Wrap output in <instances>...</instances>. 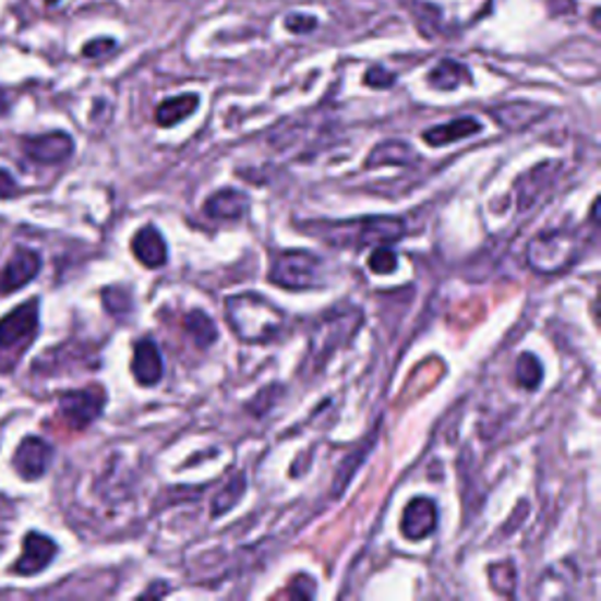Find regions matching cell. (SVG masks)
Returning <instances> with one entry per match:
<instances>
[{
  "instance_id": "cell-15",
  "label": "cell",
  "mask_w": 601,
  "mask_h": 601,
  "mask_svg": "<svg viewBox=\"0 0 601 601\" xmlns=\"http://www.w3.org/2000/svg\"><path fill=\"white\" fill-rule=\"evenodd\" d=\"M247 205H250V197H247L242 191L224 189L207 197L205 214L214 221H236L247 212Z\"/></svg>"
},
{
  "instance_id": "cell-26",
  "label": "cell",
  "mask_w": 601,
  "mask_h": 601,
  "mask_svg": "<svg viewBox=\"0 0 601 601\" xmlns=\"http://www.w3.org/2000/svg\"><path fill=\"white\" fill-rule=\"evenodd\" d=\"M104 305H106V311H109V313L122 315V313L130 311V297L122 289L111 287V289L104 291Z\"/></svg>"
},
{
  "instance_id": "cell-33",
  "label": "cell",
  "mask_w": 601,
  "mask_h": 601,
  "mask_svg": "<svg viewBox=\"0 0 601 601\" xmlns=\"http://www.w3.org/2000/svg\"><path fill=\"white\" fill-rule=\"evenodd\" d=\"M167 592V585L160 582V588H148L146 592H142V597H163Z\"/></svg>"
},
{
  "instance_id": "cell-11",
  "label": "cell",
  "mask_w": 601,
  "mask_h": 601,
  "mask_svg": "<svg viewBox=\"0 0 601 601\" xmlns=\"http://www.w3.org/2000/svg\"><path fill=\"white\" fill-rule=\"evenodd\" d=\"M24 153L40 165H57L71 158L73 139L64 132H50L40 136L24 139Z\"/></svg>"
},
{
  "instance_id": "cell-21",
  "label": "cell",
  "mask_w": 601,
  "mask_h": 601,
  "mask_svg": "<svg viewBox=\"0 0 601 601\" xmlns=\"http://www.w3.org/2000/svg\"><path fill=\"white\" fill-rule=\"evenodd\" d=\"M187 332L191 334L193 344L197 348H209L217 344V338H219L217 325H214V320L203 311H191L187 315Z\"/></svg>"
},
{
  "instance_id": "cell-16",
  "label": "cell",
  "mask_w": 601,
  "mask_h": 601,
  "mask_svg": "<svg viewBox=\"0 0 601 601\" xmlns=\"http://www.w3.org/2000/svg\"><path fill=\"white\" fill-rule=\"evenodd\" d=\"M482 132V122L477 118H456L452 122H444V125H437V128H430L423 132V139L425 144L430 146H446L452 142H460V139H466L470 134H477Z\"/></svg>"
},
{
  "instance_id": "cell-6",
  "label": "cell",
  "mask_w": 601,
  "mask_h": 601,
  "mask_svg": "<svg viewBox=\"0 0 601 601\" xmlns=\"http://www.w3.org/2000/svg\"><path fill=\"white\" fill-rule=\"evenodd\" d=\"M268 277L283 289H313L322 285V261L311 252L289 250L275 259Z\"/></svg>"
},
{
  "instance_id": "cell-7",
  "label": "cell",
  "mask_w": 601,
  "mask_h": 601,
  "mask_svg": "<svg viewBox=\"0 0 601 601\" xmlns=\"http://www.w3.org/2000/svg\"><path fill=\"white\" fill-rule=\"evenodd\" d=\"M106 407V393L99 385H89L83 390H71L61 395L59 413L73 430H85L95 423Z\"/></svg>"
},
{
  "instance_id": "cell-32",
  "label": "cell",
  "mask_w": 601,
  "mask_h": 601,
  "mask_svg": "<svg viewBox=\"0 0 601 601\" xmlns=\"http://www.w3.org/2000/svg\"><path fill=\"white\" fill-rule=\"evenodd\" d=\"M10 109V99H8V92L0 87V116H5Z\"/></svg>"
},
{
  "instance_id": "cell-30",
  "label": "cell",
  "mask_w": 601,
  "mask_h": 601,
  "mask_svg": "<svg viewBox=\"0 0 601 601\" xmlns=\"http://www.w3.org/2000/svg\"><path fill=\"white\" fill-rule=\"evenodd\" d=\"M289 594L291 597H301V599H311L315 597V582L313 578H308V576H297L295 580L289 582Z\"/></svg>"
},
{
  "instance_id": "cell-23",
  "label": "cell",
  "mask_w": 601,
  "mask_h": 601,
  "mask_svg": "<svg viewBox=\"0 0 601 601\" xmlns=\"http://www.w3.org/2000/svg\"><path fill=\"white\" fill-rule=\"evenodd\" d=\"M515 374H517V383L521 385V388L536 390L543 381V366H541V362H538L536 356H531V352H521L517 360V366H515Z\"/></svg>"
},
{
  "instance_id": "cell-22",
  "label": "cell",
  "mask_w": 601,
  "mask_h": 601,
  "mask_svg": "<svg viewBox=\"0 0 601 601\" xmlns=\"http://www.w3.org/2000/svg\"><path fill=\"white\" fill-rule=\"evenodd\" d=\"M244 486H247V480L242 472H236L233 477H230L228 484L212 501V515L219 517L228 510H233V507L240 503V498L244 496Z\"/></svg>"
},
{
  "instance_id": "cell-19",
  "label": "cell",
  "mask_w": 601,
  "mask_h": 601,
  "mask_svg": "<svg viewBox=\"0 0 601 601\" xmlns=\"http://www.w3.org/2000/svg\"><path fill=\"white\" fill-rule=\"evenodd\" d=\"M543 109L533 104H505L501 109H493L491 116L498 120V125L505 130H521L531 125L536 118H541Z\"/></svg>"
},
{
  "instance_id": "cell-4",
  "label": "cell",
  "mask_w": 601,
  "mask_h": 601,
  "mask_svg": "<svg viewBox=\"0 0 601 601\" xmlns=\"http://www.w3.org/2000/svg\"><path fill=\"white\" fill-rule=\"evenodd\" d=\"M40 329V303L28 299L0 320V374L17 369Z\"/></svg>"
},
{
  "instance_id": "cell-31",
  "label": "cell",
  "mask_w": 601,
  "mask_h": 601,
  "mask_svg": "<svg viewBox=\"0 0 601 601\" xmlns=\"http://www.w3.org/2000/svg\"><path fill=\"white\" fill-rule=\"evenodd\" d=\"M17 193H20L17 181H14L8 172H3V169H0V200H3V197H14Z\"/></svg>"
},
{
  "instance_id": "cell-29",
  "label": "cell",
  "mask_w": 601,
  "mask_h": 601,
  "mask_svg": "<svg viewBox=\"0 0 601 601\" xmlns=\"http://www.w3.org/2000/svg\"><path fill=\"white\" fill-rule=\"evenodd\" d=\"M116 50V40L111 38H97V40H89L85 48H83V55L89 57V59H99L104 55H111Z\"/></svg>"
},
{
  "instance_id": "cell-27",
  "label": "cell",
  "mask_w": 601,
  "mask_h": 601,
  "mask_svg": "<svg viewBox=\"0 0 601 601\" xmlns=\"http://www.w3.org/2000/svg\"><path fill=\"white\" fill-rule=\"evenodd\" d=\"M395 81H397V75L383 67H372L364 73V83L369 87H376V89H388L395 85Z\"/></svg>"
},
{
  "instance_id": "cell-1",
  "label": "cell",
  "mask_w": 601,
  "mask_h": 601,
  "mask_svg": "<svg viewBox=\"0 0 601 601\" xmlns=\"http://www.w3.org/2000/svg\"><path fill=\"white\" fill-rule=\"evenodd\" d=\"M303 233L313 236L332 247H350V250H364L372 244H395L402 240L407 228L402 219L395 217H364L352 221H320L305 224Z\"/></svg>"
},
{
  "instance_id": "cell-12",
  "label": "cell",
  "mask_w": 601,
  "mask_h": 601,
  "mask_svg": "<svg viewBox=\"0 0 601 601\" xmlns=\"http://www.w3.org/2000/svg\"><path fill=\"white\" fill-rule=\"evenodd\" d=\"M437 505L425 496L413 498L402 515V533L409 541H423L437 529Z\"/></svg>"
},
{
  "instance_id": "cell-2",
  "label": "cell",
  "mask_w": 601,
  "mask_h": 601,
  "mask_svg": "<svg viewBox=\"0 0 601 601\" xmlns=\"http://www.w3.org/2000/svg\"><path fill=\"white\" fill-rule=\"evenodd\" d=\"M224 311L230 329L247 344H264L280 336L287 320L280 308L259 295L230 297L226 299Z\"/></svg>"
},
{
  "instance_id": "cell-18",
  "label": "cell",
  "mask_w": 601,
  "mask_h": 601,
  "mask_svg": "<svg viewBox=\"0 0 601 601\" xmlns=\"http://www.w3.org/2000/svg\"><path fill=\"white\" fill-rule=\"evenodd\" d=\"M200 106V97L197 95H179L172 99H165L158 109H156V122L160 128H175L179 125L181 120H187L189 116H193Z\"/></svg>"
},
{
  "instance_id": "cell-28",
  "label": "cell",
  "mask_w": 601,
  "mask_h": 601,
  "mask_svg": "<svg viewBox=\"0 0 601 601\" xmlns=\"http://www.w3.org/2000/svg\"><path fill=\"white\" fill-rule=\"evenodd\" d=\"M285 24L291 34H311V31L317 28V20L311 17V14H289Z\"/></svg>"
},
{
  "instance_id": "cell-34",
  "label": "cell",
  "mask_w": 601,
  "mask_h": 601,
  "mask_svg": "<svg viewBox=\"0 0 601 601\" xmlns=\"http://www.w3.org/2000/svg\"><path fill=\"white\" fill-rule=\"evenodd\" d=\"M45 3H48V5H55V3H59V0H45Z\"/></svg>"
},
{
  "instance_id": "cell-20",
  "label": "cell",
  "mask_w": 601,
  "mask_h": 601,
  "mask_svg": "<svg viewBox=\"0 0 601 601\" xmlns=\"http://www.w3.org/2000/svg\"><path fill=\"white\" fill-rule=\"evenodd\" d=\"M416 160L413 151L405 142H383L378 144L366 158V167H383V165H399L407 167Z\"/></svg>"
},
{
  "instance_id": "cell-13",
  "label": "cell",
  "mask_w": 601,
  "mask_h": 601,
  "mask_svg": "<svg viewBox=\"0 0 601 601\" xmlns=\"http://www.w3.org/2000/svg\"><path fill=\"white\" fill-rule=\"evenodd\" d=\"M163 356L158 344L151 336L139 338L134 344V358H132V374L136 383L142 385H156L163 378Z\"/></svg>"
},
{
  "instance_id": "cell-17",
  "label": "cell",
  "mask_w": 601,
  "mask_h": 601,
  "mask_svg": "<svg viewBox=\"0 0 601 601\" xmlns=\"http://www.w3.org/2000/svg\"><path fill=\"white\" fill-rule=\"evenodd\" d=\"M428 83L440 92H452L460 85L472 83V73L466 64H460L456 59H442L440 64L428 73Z\"/></svg>"
},
{
  "instance_id": "cell-25",
  "label": "cell",
  "mask_w": 601,
  "mask_h": 601,
  "mask_svg": "<svg viewBox=\"0 0 601 601\" xmlns=\"http://www.w3.org/2000/svg\"><path fill=\"white\" fill-rule=\"evenodd\" d=\"M397 268V254L390 250V244H378L369 256V271L378 275H388Z\"/></svg>"
},
{
  "instance_id": "cell-3",
  "label": "cell",
  "mask_w": 601,
  "mask_h": 601,
  "mask_svg": "<svg viewBox=\"0 0 601 601\" xmlns=\"http://www.w3.org/2000/svg\"><path fill=\"white\" fill-rule=\"evenodd\" d=\"M493 0H413L421 26L435 36H456L489 17Z\"/></svg>"
},
{
  "instance_id": "cell-14",
  "label": "cell",
  "mask_w": 601,
  "mask_h": 601,
  "mask_svg": "<svg viewBox=\"0 0 601 601\" xmlns=\"http://www.w3.org/2000/svg\"><path fill=\"white\" fill-rule=\"evenodd\" d=\"M132 252L146 268H160L167 264V244L156 226H144L132 240Z\"/></svg>"
},
{
  "instance_id": "cell-9",
  "label": "cell",
  "mask_w": 601,
  "mask_h": 601,
  "mask_svg": "<svg viewBox=\"0 0 601 601\" xmlns=\"http://www.w3.org/2000/svg\"><path fill=\"white\" fill-rule=\"evenodd\" d=\"M40 273V256L26 247H17L8 266L0 271V295H12L26 287Z\"/></svg>"
},
{
  "instance_id": "cell-10",
  "label": "cell",
  "mask_w": 601,
  "mask_h": 601,
  "mask_svg": "<svg viewBox=\"0 0 601 601\" xmlns=\"http://www.w3.org/2000/svg\"><path fill=\"white\" fill-rule=\"evenodd\" d=\"M55 557H57V543L52 541V538L34 531L24 538L22 557L17 560V564L12 566V572L20 576H36V574L45 572V568L52 564Z\"/></svg>"
},
{
  "instance_id": "cell-8",
  "label": "cell",
  "mask_w": 601,
  "mask_h": 601,
  "mask_svg": "<svg viewBox=\"0 0 601 601\" xmlns=\"http://www.w3.org/2000/svg\"><path fill=\"white\" fill-rule=\"evenodd\" d=\"M52 446L40 440V437H26L20 446L17 452H14V458H12V466L14 470H17L20 477H24V480H40V477L48 472L50 464H52Z\"/></svg>"
},
{
  "instance_id": "cell-5",
  "label": "cell",
  "mask_w": 601,
  "mask_h": 601,
  "mask_svg": "<svg viewBox=\"0 0 601 601\" xmlns=\"http://www.w3.org/2000/svg\"><path fill=\"white\" fill-rule=\"evenodd\" d=\"M580 252H582V244L576 230L557 228V230H548V233H541L529 242L527 261L536 273L552 275L574 266Z\"/></svg>"
},
{
  "instance_id": "cell-24",
  "label": "cell",
  "mask_w": 601,
  "mask_h": 601,
  "mask_svg": "<svg viewBox=\"0 0 601 601\" xmlns=\"http://www.w3.org/2000/svg\"><path fill=\"white\" fill-rule=\"evenodd\" d=\"M489 580L493 585V590L505 597L515 594V585H517V568L513 562H501L489 566Z\"/></svg>"
}]
</instances>
